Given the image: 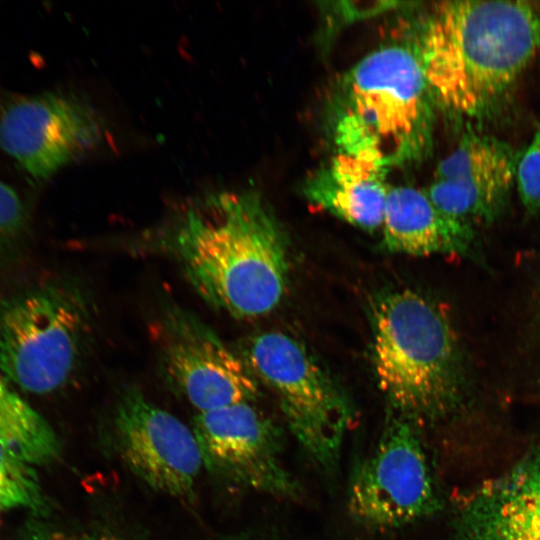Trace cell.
Listing matches in <instances>:
<instances>
[{"label":"cell","mask_w":540,"mask_h":540,"mask_svg":"<svg viewBox=\"0 0 540 540\" xmlns=\"http://www.w3.org/2000/svg\"><path fill=\"white\" fill-rule=\"evenodd\" d=\"M162 242L198 295L235 318L268 314L284 295V232L254 190L194 201L169 224Z\"/></svg>","instance_id":"1"},{"label":"cell","mask_w":540,"mask_h":540,"mask_svg":"<svg viewBox=\"0 0 540 540\" xmlns=\"http://www.w3.org/2000/svg\"><path fill=\"white\" fill-rule=\"evenodd\" d=\"M414 46L435 102L461 116H484L540 50V5L439 2L423 19Z\"/></svg>","instance_id":"2"},{"label":"cell","mask_w":540,"mask_h":540,"mask_svg":"<svg viewBox=\"0 0 540 540\" xmlns=\"http://www.w3.org/2000/svg\"><path fill=\"white\" fill-rule=\"evenodd\" d=\"M435 99L414 44L382 45L338 81L329 111L336 151L366 154L389 168L431 153Z\"/></svg>","instance_id":"3"},{"label":"cell","mask_w":540,"mask_h":540,"mask_svg":"<svg viewBox=\"0 0 540 540\" xmlns=\"http://www.w3.org/2000/svg\"><path fill=\"white\" fill-rule=\"evenodd\" d=\"M372 358L377 384L391 413L415 425L451 412L465 374L449 320L410 289L387 292L372 307Z\"/></svg>","instance_id":"4"},{"label":"cell","mask_w":540,"mask_h":540,"mask_svg":"<svg viewBox=\"0 0 540 540\" xmlns=\"http://www.w3.org/2000/svg\"><path fill=\"white\" fill-rule=\"evenodd\" d=\"M92 336L82 291L51 280L0 299V369L15 387L45 395L75 375Z\"/></svg>","instance_id":"5"},{"label":"cell","mask_w":540,"mask_h":540,"mask_svg":"<svg viewBox=\"0 0 540 540\" xmlns=\"http://www.w3.org/2000/svg\"><path fill=\"white\" fill-rule=\"evenodd\" d=\"M244 360L276 394L287 425L310 459L331 472L354 422L344 393L294 338L282 332L253 337Z\"/></svg>","instance_id":"6"},{"label":"cell","mask_w":540,"mask_h":540,"mask_svg":"<svg viewBox=\"0 0 540 540\" xmlns=\"http://www.w3.org/2000/svg\"><path fill=\"white\" fill-rule=\"evenodd\" d=\"M347 504L358 524L377 531L411 525L435 511V487L417 425L391 413L376 447L352 473Z\"/></svg>","instance_id":"7"},{"label":"cell","mask_w":540,"mask_h":540,"mask_svg":"<svg viewBox=\"0 0 540 540\" xmlns=\"http://www.w3.org/2000/svg\"><path fill=\"white\" fill-rule=\"evenodd\" d=\"M158 336L162 375L199 412L251 403L258 396L256 377L245 360L194 313L167 308Z\"/></svg>","instance_id":"8"},{"label":"cell","mask_w":540,"mask_h":540,"mask_svg":"<svg viewBox=\"0 0 540 540\" xmlns=\"http://www.w3.org/2000/svg\"><path fill=\"white\" fill-rule=\"evenodd\" d=\"M104 133L83 97L44 92L20 97L0 111V147L34 181H44L98 144Z\"/></svg>","instance_id":"9"},{"label":"cell","mask_w":540,"mask_h":540,"mask_svg":"<svg viewBox=\"0 0 540 540\" xmlns=\"http://www.w3.org/2000/svg\"><path fill=\"white\" fill-rule=\"evenodd\" d=\"M193 433L205 467L237 484L284 499L301 487L281 459L276 426L251 403L199 412Z\"/></svg>","instance_id":"10"},{"label":"cell","mask_w":540,"mask_h":540,"mask_svg":"<svg viewBox=\"0 0 540 540\" xmlns=\"http://www.w3.org/2000/svg\"><path fill=\"white\" fill-rule=\"evenodd\" d=\"M113 435L125 465L151 488L188 497L203 465L193 430L134 387L119 398Z\"/></svg>","instance_id":"11"},{"label":"cell","mask_w":540,"mask_h":540,"mask_svg":"<svg viewBox=\"0 0 540 540\" xmlns=\"http://www.w3.org/2000/svg\"><path fill=\"white\" fill-rule=\"evenodd\" d=\"M454 540H540V453L470 497Z\"/></svg>","instance_id":"12"},{"label":"cell","mask_w":540,"mask_h":540,"mask_svg":"<svg viewBox=\"0 0 540 540\" xmlns=\"http://www.w3.org/2000/svg\"><path fill=\"white\" fill-rule=\"evenodd\" d=\"M389 167L366 154L336 151L303 184L306 199L367 231L381 228L389 190Z\"/></svg>","instance_id":"13"},{"label":"cell","mask_w":540,"mask_h":540,"mask_svg":"<svg viewBox=\"0 0 540 540\" xmlns=\"http://www.w3.org/2000/svg\"><path fill=\"white\" fill-rule=\"evenodd\" d=\"M383 245L394 253L412 256L466 254L474 229L441 212L425 190L391 186L382 222Z\"/></svg>","instance_id":"14"},{"label":"cell","mask_w":540,"mask_h":540,"mask_svg":"<svg viewBox=\"0 0 540 540\" xmlns=\"http://www.w3.org/2000/svg\"><path fill=\"white\" fill-rule=\"evenodd\" d=\"M0 438L32 466L50 463L60 454L51 425L14 390L1 369Z\"/></svg>","instance_id":"15"},{"label":"cell","mask_w":540,"mask_h":540,"mask_svg":"<svg viewBox=\"0 0 540 540\" xmlns=\"http://www.w3.org/2000/svg\"><path fill=\"white\" fill-rule=\"evenodd\" d=\"M518 158L509 144L494 136L467 134L439 162L435 178L515 181Z\"/></svg>","instance_id":"16"},{"label":"cell","mask_w":540,"mask_h":540,"mask_svg":"<svg viewBox=\"0 0 540 540\" xmlns=\"http://www.w3.org/2000/svg\"><path fill=\"white\" fill-rule=\"evenodd\" d=\"M515 184L524 208L540 214V125L518 158Z\"/></svg>","instance_id":"17"},{"label":"cell","mask_w":540,"mask_h":540,"mask_svg":"<svg viewBox=\"0 0 540 540\" xmlns=\"http://www.w3.org/2000/svg\"><path fill=\"white\" fill-rule=\"evenodd\" d=\"M26 213L17 193L0 180V259L20 240Z\"/></svg>","instance_id":"18"},{"label":"cell","mask_w":540,"mask_h":540,"mask_svg":"<svg viewBox=\"0 0 540 540\" xmlns=\"http://www.w3.org/2000/svg\"><path fill=\"white\" fill-rule=\"evenodd\" d=\"M0 473L21 487L32 500L36 511H43L45 503L36 471L32 465L24 461L1 438Z\"/></svg>","instance_id":"19"},{"label":"cell","mask_w":540,"mask_h":540,"mask_svg":"<svg viewBox=\"0 0 540 540\" xmlns=\"http://www.w3.org/2000/svg\"><path fill=\"white\" fill-rule=\"evenodd\" d=\"M16 507H28L36 511L32 500L21 487L0 473V509Z\"/></svg>","instance_id":"20"},{"label":"cell","mask_w":540,"mask_h":540,"mask_svg":"<svg viewBox=\"0 0 540 540\" xmlns=\"http://www.w3.org/2000/svg\"><path fill=\"white\" fill-rule=\"evenodd\" d=\"M80 540H121L119 537L108 531L93 532L84 536Z\"/></svg>","instance_id":"21"},{"label":"cell","mask_w":540,"mask_h":540,"mask_svg":"<svg viewBox=\"0 0 540 540\" xmlns=\"http://www.w3.org/2000/svg\"><path fill=\"white\" fill-rule=\"evenodd\" d=\"M32 540H71L67 536L62 535L61 533L57 532H51V533H43L40 535H36L32 538Z\"/></svg>","instance_id":"22"},{"label":"cell","mask_w":540,"mask_h":540,"mask_svg":"<svg viewBox=\"0 0 540 540\" xmlns=\"http://www.w3.org/2000/svg\"><path fill=\"white\" fill-rule=\"evenodd\" d=\"M220 540H268V539H265V538H261V537H258V536H246V535H242V536H228V537H225V538H222Z\"/></svg>","instance_id":"23"},{"label":"cell","mask_w":540,"mask_h":540,"mask_svg":"<svg viewBox=\"0 0 540 540\" xmlns=\"http://www.w3.org/2000/svg\"><path fill=\"white\" fill-rule=\"evenodd\" d=\"M1 510V509H0Z\"/></svg>","instance_id":"24"}]
</instances>
